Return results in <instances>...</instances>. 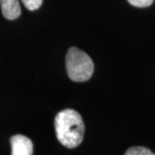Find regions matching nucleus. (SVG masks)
<instances>
[{
	"mask_svg": "<svg viewBox=\"0 0 155 155\" xmlns=\"http://www.w3.org/2000/svg\"><path fill=\"white\" fill-rule=\"evenodd\" d=\"M57 139L68 148H74L82 142L84 125L77 111L67 109L59 112L54 119Z\"/></svg>",
	"mask_w": 155,
	"mask_h": 155,
	"instance_id": "1",
	"label": "nucleus"
},
{
	"mask_svg": "<svg viewBox=\"0 0 155 155\" xmlns=\"http://www.w3.org/2000/svg\"><path fill=\"white\" fill-rule=\"evenodd\" d=\"M68 77L74 82H84L90 79L94 71L92 60L82 50L71 48L66 57Z\"/></svg>",
	"mask_w": 155,
	"mask_h": 155,
	"instance_id": "2",
	"label": "nucleus"
},
{
	"mask_svg": "<svg viewBox=\"0 0 155 155\" xmlns=\"http://www.w3.org/2000/svg\"><path fill=\"white\" fill-rule=\"evenodd\" d=\"M11 155H32L33 143L22 134H16L11 138Z\"/></svg>",
	"mask_w": 155,
	"mask_h": 155,
	"instance_id": "3",
	"label": "nucleus"
},
{
	"mask_svg": "<svg viewBox=\"0 0 155 155\" xmlns=\"http://www.w3.org/2000/svg\"><path fill=\"white\" fill-rule=\"evenodd\" d=\"M3 16L8 20H15L21 14L18 0H0Z\"/></svg>",
	"mask_w": 155,
	"mask_h": 155,
	"instance_id": "4",
	"label": "nucleus"
},
{
	"mask_svg": "<svg viewBox=\"0 0 155 155\" xmlns=\"http://www.w3.org/2000/svg\"><path fill=\"white\" fill-rule=\"evenodd\" d=\"M124 155H155V153L144 147H132L126 151Z\"/></svg>",
	"mask_w": 155,
	"mask_h": 155,
	"instance_id": "5",
	"label": "nucleus"
},
{
	"mask_svg": "<svg viewBox=\"0 0 155 155\" xmlns=\"http://www.w3.org/2000/svg\"><path fill=\"white\" fill-rule=\"evenodd\" d=\"M22 1L24 6L29 11L37 10L42 4V0H22Z\"/></svg>",
	"mask_w": 155,
	"mask_h": 155,
	"instance_id": "6",
	"label": "nucleus"
},
{
	"mask_svg": "<svg viewBox=\"0 0 155 155\" xmlns=\"http://www.w3.org/2000/svg\"><path fill=\"white\" fill-rule=\"evenodd\" d=\"M127 1L130 5L135 7H140V8L148 7L153 2V0H127Z\"/></svg>",
	"mask_w": 155,
	"mask_h": 155,
	"instance_id": "7",
	"label": "nucleus"
}]
</instances>
